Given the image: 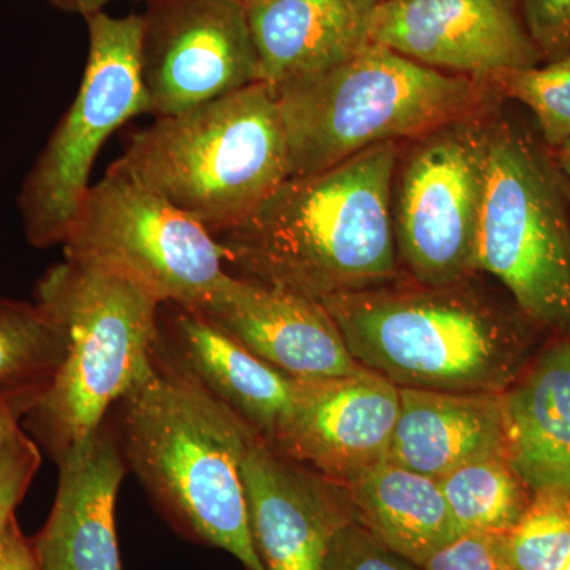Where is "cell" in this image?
Masks as SVG:
<instances>
[{
    "label": "cell",
    "mask_w": 570,
    "mask_h": 570,
    "mask_svg": "<svg viewBox=\"0 0 570 570\" xmlns=\"http://www.w3.org/2000/svg\"><path fill=\"white\" fill-rule=\"evenodd\" d=\"M403 142H384L321 174L291 176L214 236L230 275L322 302L403 279L392 186Z\"/></svg>",
    "instance_id": "cell-1"
},
{
    "label": "cell",
    "mask_w": 570,
    "mask_h": 570,
    "mask_svg": "<svg viewBox=\"0 0 570 570\" xmlns=\"http://www.w3.org/2000/svg\"><path fill=\"white\" fill-rule=\"evenodd\" d=\"M483 275L403 279L322 299L363 370L397 389L502 393L534 355L540 330Z\"/></svg>",
    "instance_id": "cell-2"
},
{
    "label": "cell",
    "mask_w": 570,
    "mask_h": 570,
    "mask_svg": "<svg viewBox=\"0 0 570 570\" xmlns=\"http://www.w3.org/2000/svg\"><path fill=\"white\" fill-rule=\"evenodd\" d=\"M156 371L116 404L127 468L186 538L265 570L250 538L242 463L255 434L154 356Z\"/></svg>",
    "instance_id": "cell-3"
},
{
    "label": "cell",
    "mask_w": 570,
    "mask_h": 570,
    "mask_svg": "<svg viewBox=\"0 0 570 570\" xmlns=\"http://www.w3.org/2000/svg\"><path fill=\"white\" fill-rule=\"evenodd\" d=\"M159 195L214 236L230 230L291 178L275 96L254 82L159 116L108 168Z\"/></svg>",
    "instance_id": "cell-4"
},
{
    "label": "cell",
    "mask_w": 570,
    "mask_h": 570,
    "mask_svg": "<svg viewBox=\"0 0 570 570\" xmlns=\"http://www.w3.org/2000/svg\"><path fill=\"white\" fill-rule=\"evenodd\" d=\"M291 176L321 174L384 142H404L501 99L487 81L431 69L382 45L281 86Z\"/></svg>",
    "instance_id": "cell-5"
},
{
    "label": "cell",
    "mask_w": 570,
    "mask_h": 570,
    "mask_svg": "<svg viewBox=\"0 0 570 570\" xmlns=\"http://www.w3.org/2000/svg\"><path fill=\"white\" fill-rule=\"evenodd\" d=\"M36 302L67 340L50 387L26 415L56 459L153 376L163 303L126 277L71 258L40 277Z\"/></svg>",
    "instance_id": "cell-6"
},
{
    "label": "cell",
    "mask_w": 570,
    "mask_h": 570,
    "mask_svg": "<svg viewBox=\"0 0 570 570\" xmlns=\"http://www.w3.org/2000/svg\"><path fill=\"white\" fill-rule=\"evenodd\" d=\"M475 272L540 332L570 336V204L534 122L499 102L487 138Z\"/></svg>",
    "instance_id": "cell-7"
},
{
    "label": "cell",
    "mask_w": 570,
    "mask_h": 570,
    "mask_svg": "<svg viewBox=\"0 0 570 570\" xmlns=\"http://www.w3.org/2000/svg\"><path fill=\"white\" fill-rule=\"evenodd\" d=\"M88 61L77 97L22 181L20 213L28 242L62 245L89 190L97 154L122 124L148 112L141 81V14L85 18Z\"/></svg>",
    "instance_id": "cell-8"
},
{
    "label": "cell",
    "mask_w": 570,
    "mask_h": 570,
    "mask_svg": "<svg viewBox=\"0 0 570 570\" xmlns=\"http://www.w3.org/2000/svg\"><path fill=\"white\" fill-rule=\"evenodd\" d=\"M499 102L403 142L393 176L392 216L406 279L450 285L479 275L475 243L487 138Z\"/></svg>",
    "instance_id": "cell-9"
},
{
    "label": "cell",
    "mask_w": 570,
    "mask_h": 570,
    "mask_svg": "<svg viewBox=\"0 0 570 570\" xmlns=\"http://www.w3.org/2000/svg\"><path fill=\"white\" fill-rule=\"evenodd\" d=\"M62 246L66 258L126 277L163 305L198 309L227 276L204 225L110 170L89 187Z\"/></svg>",
    "instance_id": "cell-10"
},
{
    "label": "cell",
    "mask_w": 570,
    "mask_h": 570,
    "mask_svg": "<svg viewBox=\"0 0 570 570\" xmlns=\"http://www.w3.org/2000/svg\"><path fill=\"white\" fill-rule=\"evenodd\" d=\"M141 81L168 116L261 82L245 0H146Z\"/></svg>",
    "instance_id": "cell-11"
},
{
    "label": "cell",
    "mask_w": 570,
    "mask_h": 570,
    "mask_svg": "<svg viewBox=\"0 0 570 570\" xmlns=\"http://www.w3.org/2000/svg\"><path fill=\"white\" fill-rule=\"evenodd\" d=\"M371 41L479 81L543 63L520 0H382Z\"/></svg>",
    "instance_id": "cell-12"
},
{
    "label": "cell",
    "mask_w": 570,
    "mask_h": 570,
    "mask_svg": "<svg viewBox=\"0 0 570 570\" xmlns=\"http://www.w3.org/2000/svg\"><path fill=\"white\" fill-rule=\"evenodd\" d=\"M400 389L363 370L295 379L294 396L269 448L348 485L389 460Z\"/></svg>",
    "instance_id": "cell-13"
},
{
    "label": "cell",
    "mask_w": 570,
    "mask_h": 570,
    "mask_svg": "<svg viewBox=\"0 0 570 570\" xmlns=\"http://www.w3.org/2000/svg\"><path fill=\"white\" fill-rule=\"evenodd\" d=\"M247 521L265 570H325L336 532L355 519L341 483L254 438L242 463Z\"/></svg>",
    "instance_id": "cell-14"
},
{
    "label": "cell",
    "mask_w": 570,
    "mask_h": 570,
    "mask_svg": "<svg viewBox=\"0 0 570 570\" xmlns=\"http://www.w3.org/2000/svg\"><path fill=\"white\" fill-rule=\"evenodd\" d=\"M194 311L287 376L305 381L363 371L335 318L309 296L227 273L212 298Z\"/></svg>",
    "instance_id": "cell-15"
},
{
    "label": "cell",
    "mask_w": 570,
    "mask_h": 570,
    "mask_svg": "<svg viewBox=\"0 0 570 570\" xmlns=\"http://www.w3.org/2000/svg\"><path fill=\"white\" fill-rule=\"evenodd\" d=\"M56 461L55 505L32 540L37 570H121L115 508L129 468L110 419Z\"/></svg>",
    "instance_id": "cell-16"
},
{
    "label": "cell",
    "mask_w": 570,
    "mask_h": 570,
    "mask_svg": "<svg viewBox=\"0 0 570 570\" xmlns=\"http://www.w3.org/2000/svg\"><path fill=\"white\" fill-rule=\"evenodd\" d=\"M154 356L232 412L269 444L294 396L295 379L268 365L189 307L160 305Z\"/></svg>",
    "instance_id": "cell-17"
},
{
    "label": "cell",
    "mask_w": 570,
    "mask_h": 570,
    "mask_svg": "<svg viewBox=\"0 0 570 570\" xmlns=\"http://www.w3.org/2000/svg\"><path fill=\"white\" fill-rule=\"evenodd\" d=\"M377 0H245L269 91L346 61L371 41Z\"/></svg>",
    "instance_id": "cell-18"
},
{
    "label": "cell",
    "mask_w": 570,
    "mask_h": 570,
    "mask_svg": "<svg viewBox=\"0 0 570 570\" xmlns=\"http://www.w3.org/2000/svg\"><path fill=\"white\" fill-rule=\"evenodd\" d=\"M501 407L505 453L532 493H570V336L550 335Z\"/></svg>",
    "instance_id": "cell-19"
},
{
    "label": "cell",
    "mask_w": 570,
    "mask_h": 570,
    "mask_svg": "<svg viewBox=\"0 0 570 570\" xmlns=\"http://www.w3.org/2000/svg\"><path fill=\"white\" fill-rule=\"evenodd\" d=\"M502 453L501 393L400 389L392 463L439 480L472 461Z\"/></svg>",
    "instance_id": "cell-20"
},
{
    "label": "cell",
    "mask_w": 570,
    "mask_h": 570,
    "mask_svg": "<svg viewBox=\"0 0 570 570\" xmlns=\"http://www.w3.org/2000/svg\"><path fill=\"white\" fill-rule=\"evenodd\" d=\"M343 487L355 520L415 564L463 534L438 479L387 460Z\"/></svg>",
    "instance_id": "cell-21"
},
{
    "label": "cell",
    "mask_w": 570,
    "mask_h": 570,
    "mask_svg": "<svg viewBox=\"0 0 570 570\" xmlns=\"http://www.w3.org/2000/svg\"><path fill=\"white\" fill-rule=\"evenodd\" d=\"M59 322L39 303L0 298V395L40 397L66 355Z\"/></svg>",
    "instance_id": "cell-22"
},
{
    "label": "cell",
    "mask_w": 570,
    "mask_h": 570,
    "mask_svg": "<svg viewBox=\"0 0 570 570\" xmlns=\"http://www.w3.org/2000/svg\"><path fill=\"white\" fill-rule=\"evenodd\" d=\"M439 485L461 532L508 534L534 497L505 453L464 464Z\"/></svg>",
    "instance_id": "cell-23"
},
{
    "label": "cell",
    "mask_w": 570,
    "mask_h": 570,
    "mask_svg": "<svg viewBox=\"0 0 570 570\" xmlns=\"http://www.w3.org/2000/svg\"><path fill=\"white\" fill-rule=\"evenodd\" d=\"M487 82L504 102L513 100L531 111L550 149L570 137V56L531 69L504 71Z\"/></svg>",
    "instance_id": "cell-24"
},
{
    "label": "cell",
    "mask_w": 570,
    "mask_h": 570,
    "mask_svg": "<svg viewBox=\"0 0 570 570\" xmlns=\"http://www.w3.org/2000/svg\"><path fill=\"white\" fill-rule=\"evenodd\" d=\"M508 549L513 570H560L570 557V493H534Z\"/></svg>",
    "instance_id": "cell-25"
},
{
    "label": "cell",
    "mask_w": 570,
    "mask_h": 570,
    "mask_svg": "<svg viewBox=\"0 0 570 570\" xmlns=\"http://www.w3.org/2000/svg\"><path fill=\"white\" fill-rule=\"evenodd\" d=\"M325 570H422V568L390 549L354 519L336 532L326 557Z\"/></svg>",
    "instance_id": "cell-26"
},
{
    "label": "cell",
    "mask_w": 570,
    "mask_h": 570,
    "mask_svg": "<svg viewBox=\"0 0 570 570\" xmlns=\"http://www.w3.org/2000/svg\"><path fill=\"white\" fill-rule=\"evenodd\" d=\"M41 463L40 450L18 428L0 452V540L14 519V509L31 487Z\"/></svg>",
    "instance_id": "cell-27"
},
{
    "label": "cell",
    "mask_w": 570,
    "mask_h": 570,
    "mask_svg": "<svg viewBox=\"0 0 570 570\" xmlns=\"http://www.w3.org/2000/svg\"><path fill=\"white\" fill-rule=\"evenodd\" d=\"M422 570H513L508 534L463 532L428 558Z\"/></svg>",
    "instance_id": "cell-28"
},
{
    "label": "cell",
    "mask_w": 570,
    "mask_h": 570,
    "mask_svg": "<svg viewBox=\"0 0 570 570\" xmlns=\"http://www.w3.org/2000/svg\"><path fill=\"white\" fill-rule=\"evenodd\" d=\"M543 62L570 56V0H520Z\"/></svg>",
    "instance_id": "cell-29"
},
{
    "label": "cell",
    "mask_w": 570,
    "mask_h": 570,
    "mask_svg": "<svg viewBox=\"0 0 570 570\" xmlns=\"http://www.w3.org/2000/svg\"><path fill=\"white\" fill-rule=\"evenodd\" d=\"M0 570H37L32 540L22 534L17 519L0 540Z\"/></svg>",
    "instance_id": "cell-30"
},
{
    "label": "cell",
    "mask_w": 570,
    "mask_h": 570,
    "mask_svg": "<svg viewBox=\"0 0 570 570\" xmlns=\"http://www.w3.org/2000/svg\"><path fill=\"white\" fill-rule=\"evenodd\" d=\"M37 403L32 395H0V452Z\"/></svg>",
    "instance_id": "cell-31"
},
{
    "label": "cell",
    "mask_w": 570,
    "mask_h": 570,
    "mask_svg": "<svg viewBox=\"0 0 570 570\" xmlns=\"http://www.w3.org/2000/svg\"><path fill=\"white\" fill-rule=\"evenodd\" d=\"M50 2L58 9L78 13L86 18L89 14L97 13V11H102L104 7L110 3L111 0H50Z\"/></svg>",
    "instance_id": "cell-32"
},
{
    "label": "cell",
    "mask_w": 570,
    "mask_h": 570,
    "mask_svg": "<svg viewBox=\"0 0 570 570\" xmlns=\"http://www.w3.org/2000/svg\"><path fill=\"white\" fill-rule=\"evenodd\" d=\"M550 153L558 170L570 183V137L560 142L557 148L550 149Z\"/></svg>",
    "instance_id": "cell-33"
},
{
    "label": "cell",
    "mask_w": 570,
    "mask_h": 570,
    "mask_svg": "<svg viewBox=\"0 0 570 570\" xmlns=\"http://www.w3.org/2000/svg\"><path fill=\"white\" fill-rule=\"evenodd\" d=\"M564 178V176H562ZM564 187H566V194H568L569 204H570V183H568V179L564 178Z\"/></svg>",
    "instance_id": "cell-34"
},
{
    "label": "cell",
    "mask_w": 570,
    "mask_h": 570,
    "mask_svg": "<svg viewBox=\"0 0 570 570\" xmlns=\"http://www.w3.org/2000/svg\"><path fill=\"white\" fill-rule=\"evenodd\" d=\"M560 570H570V557L569 560L564 562V566Z\"/></svg>",
    "instance_id": "cell-35"
},
{
    "label": "cell",
    "mask_w": 570,
    "mask_h": 570,
    "mask_svg": "<svg viewBox=\"0 0 570 570\" xmlns=\"http://www.w3.org/2000/svg\"><path fill=\"white\" fill-rule=\"evenodd\" d=\"M377 2H382V0H377Z\"/></svg>",
    "instance_id": "cell-36"
}]
</instances>
